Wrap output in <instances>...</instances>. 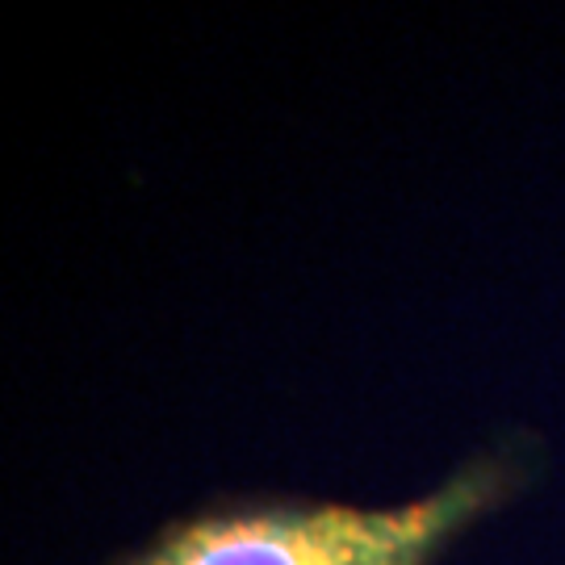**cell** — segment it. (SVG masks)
<instances>
[{
	"mask_svg": "<svg viewBox=\"0 0 565 565\" xmlns=\"http://www.w3.org/2000/svg\"><path fill=\"white\" fill-rule=\"evenodd\" d=\"M486 499V473H469L403 507L218 515L172 532L139 565H424Z\"/></svg>",
	"mask_w": 565,
	"mask_h": 565,
	"instance_id": "1",
	"label": "cell"
}]
</instances>
